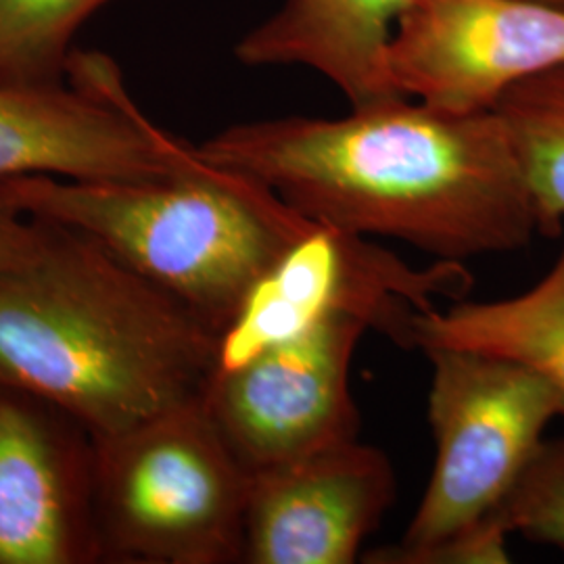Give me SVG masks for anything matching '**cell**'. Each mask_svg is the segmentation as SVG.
Here are the masks:
<instances>
[{
  "instance_id": "277c9868",
  "label": "cell",
  "mask_w": 564,
  "mask_h": 564,
  "mask_svg": "<svg viewBox=\"0 0 564 564\" xmlns=\"http://www.w3.org/2000/svg\"><path fill=\"white\" fill-rule=\"evenodd\" d=\"M251 475L203 398L95 440L105 563H242Z\"/></svg>"
},
{
  "instance_id": "5bb4252c",
  "label": "cell",
  "mask_w": 564,
  "mask_h": 564,
  "mask_svg": "<svg viewBox=\"0 0 564 564\" xmlns=\"http://www.w3.org/2000/svg\"><path fill=\"white\" fill-rule=\"evenodd\" d=\"M494 111L505 123L545 239L564 232V65L512 86Z\"/></svg>"
},
{
  "instance_id": "7c38bea8",
  "label": "cell",
  "mask_w": 564,
  "mask_h": 564,
  "mask_svg": "<svg viewBox=\"0 0 564 564\" xmlns=\"http://www.w3.org/2000/svg\"><path fill=\"white\" fill-rule=\"evenodd\" d=\"M414 0H281L235 46L247 67H307L356 105L403 97L387 69L398 21Z\"/></svg>"
},
{
  "instance_id": "e0dca14e",
  "label": "cell",
  "mask_w": 564,
  "mask_h": 564,
  "mask_svg": "<svg viewBox=\"0 0 564 564\" xmlns=\"http://www.w3.org/2000/svg\"><path fill=\"white\" fill-rule=\"evenodd\" d=\"M48 224L0 199V268L25 260L41 247Z\"/></svg>"
},
{
  "instance_id": "9a60e30c",
  "label": "cell",
  "mask_w": 564,
  "mask_h": 564,
  "mask_svg": "<svg viewBox=\"0 0 564 564\" xmlns=\"http://www.w3.org/2000/svg\"><path fill=\"white\" fill-rule=\"evenodd\" d=\"M113 0H0V82L63 84L84 23Z\"/></svg>"
},
{
  "instance_id": "8fae6325",
  "label": "cell",
  "mask_w": 564,
  "mask_h": 564,
  "mask_svg": "<svg viewBox=\"0 0 564 564\" xmlns=\"http://www.w3.org/2000/svg\"><path fill=\"white\" fill-rule=\"evenodd\" d=\"M395 491L389 456L358 440L253 473L242 563H356Z\"/></svg>"
},
{
  "instance_id": "2e32d148",
  "label": "cell",
  "mask_w": 564,
  "mask_h": 564,
  "mask_svg": "<svg viewBox=\"0 0 564 564\" xmlns=\"http://www.w3.org/2000/svg\"><path fill=\"white\" fill-rule=\"evenodd\" d=\"M512 533L564 552V437L545 440L498 510Z\"/></svg>"
},
{
  "instance_id": "5b68a950",
  "label": "cell",
  "mask_w": 564,
  "mask_h": 564,
  "mask_svg": "<svg viewBox=\"0 0 564 564\" xmlns=\"http://www.w3.org/2000/svg\"><path fill=\"white\" fill-rule=\"evenodd\" d=\"M433 366L429 423L435 466L398 544L366 563L419 564L426 552L494 519L561 419L554 391L533 372L468 349H426Z\"/></svg>"
},
{
  "instance_id": "3957f363",
  "label": "cell",
  "mask_w": 564,
  "mask_h": 564,
  "mask_svg": "<svg viewBox=\"0 0 564 564\" xmlns=\"http://www.w3.org/2000/svg\"><path fill=\"white\" fill-rule=\"evenodd\" d=\"M0 199L101 242L220 335L253 289L321 226L262 182L207 162L193 144L163 178L20 176L0 182Z\"/></svg>"
},
{
  "instance_id": "ba28073f",
  "label": "cell",
  "mask_w": 564,
  "mask_h": 564,
  "mask_svg": "<svg viewBox=\"0 0 564 564\" xmlns=\"http://www.w3.org/2000/svg\"><path fill=\"white\" fill-rule=\"evenodd\" d=\"M186 147L147 118L118 63L99 51L76 48L63 84L0 82V182L163 178Z\"/></svg>"
},
{
  "instance_id": "9c48e42d",
  "label": "cell",
  "mask_w": 564,
  "mask_h": 564,
  "mask_svg": "<svg viewBox=\"0 0 564 564\" xmlns=\"http://www.w3.org/2000/svg\"><path fill=\"white\" fill-rule=\"evenodd\" d=\"M564 65V9L538 0H414L387 53L395 90L456 113Z\"/></svg>"
},
{
  "instance_id": "ac0fdd59",
  "label": "cell",
  "mask_w": 564,
  "mask_h": 564,
  "mask_svg": "<svg viewBox=\"0 0 564 564\" xmlns=\"http://www.w3.org/2000/svg\"><path fill=\"white\" fill-rule=\"evenodd\" d=\"M538 2H545V4H552V7H561V9H564V0H538Z\"/></svg>"
},
{
  "instance_id": "6da1fadb",
  "label": "cell",
  "mask_w": 564,
  "mask_h": 564,
  "mask_svg": "<svg viewBox=\"0 0 564 564\" xmlns=\"http://www.w3.org/2000/svg\"><path fill=\"white\" fill-rule=\"evenodd\" d=\"M197 149L316 224L410 242L435 260L510 253L540 235L523 170L494 109L456 113L389 97L343 118L242 121Z\"/></svg>"
},
{
  "instance_id": "8992f818",
  "label": "cell",
  "mask_w": 564,
  "mask_h": 564,
  "mask_svg": "<svg viewBox=\"0 0 564 564\" xmlns=\"http://www.w3.org/2000/svg\"><path fill=\"white\" fill-rule=\"evenodd\" d=\"M473 286L463 262L414 268L368 237L321 224L263 279L220 337L218 368H230L333 314L360 318L414 349V318L437 300L460 302Z\"/></svg>"
},
{
  "instance_id": "4fadbf2b",
  "label": "cell",
  "mask_w": 564,
  "mask_h": 564,
  "mask_svg": "<svg viewBox=\"0 0 564 564\" xmlns=\"http://www.w3.org/2000/svg\"><path fill=\"white\" fill-rule=\"evenodd\" d=\"M412 343L423 351L468 349L519 364L554 391L564 419V241L538 284L508 300H460L447 310L421 312Z\"/></svg>"
},
{
  "instance_id": "52a82bcc",
  "label": "cell",
  "mask_w": 564,
  "mask_h": 564,
  "mask_svg": "<svg viewBox=\"0 0 564 564\" xmlns=\"http://www.w3.org/2000/svg\"><path fill=\"white\" fill-rule=\"evenodd\" d=\"M366 330L360 318L333 314L216 368L203 405L249 475L358 440L349 377Z\"/></svg>"
},
{
  "instance_id": "30bf717a",
  "label": "cell",
  "mask_w": 564,
  "mask_h": 564,
  "mask_svg": "<svg viewBox=\"0 0 564 564\" xmlns=\"http://www.w3.org/2000/svg\"><path fill=\"white\" fill-rule=\"evenodd\" d=\"M102 561L95 437L57 405L0 384V564Z\"/></svg>"
},
{
  "instance_id": "7a4b0ae2",
  "label": "cell",
  "mask_w": 564,
  "mask_h": 564,
  "mask_svg": "<svg viewBox=\"0 0 564 564\" xmlns=\"http://www.w3.org/2000/svg\"><path fill=\"white\" fill-rule=\"evenodd\" d=\"M46 224L34 253L0 268V384L95 440L203 398L223 335L101 242Z\"/></svg>"
}]
</instances>
